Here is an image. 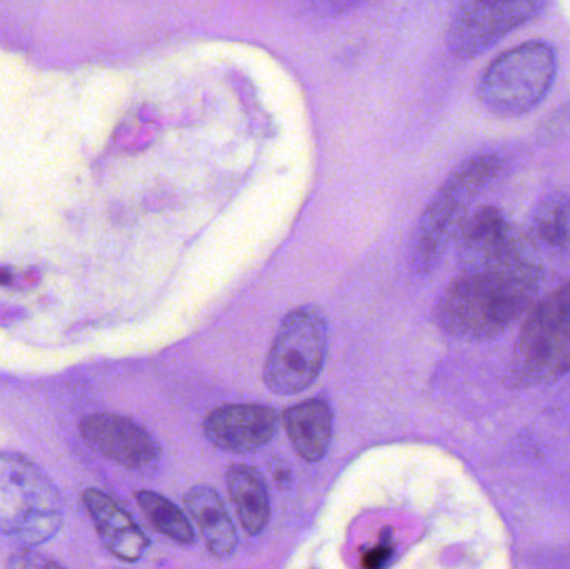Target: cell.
Here are the masks:
<instances>
[{
  "instance_id": "9a60e30c",
  "label": "cell",
  "mask_w": 570,
  "mask_h": 569,
  "mask_svg": "<svg viewBox=\"0 0 570 569\" xmlns=\"http://www.w3.org/2000/svg\"><path fill=\"white\" fill-rule=\"evenodd\" d=\"M532 239L549 249L570 247V193H554L535 206L531 216Z\"/></svg>"
},
{
  "instance_id": "277c9868",
  "label": "cell",
  "mask_w": 570,
  "mask_h": 569,
  "mask_svg": "<svg viewBox=\"0 0 570 569\" xmlns=\"http://www.w3.org/2000/svg\"><path fill=\"white\" fill-rule=\"evenodd\" d=\"M558 76L554 47L529 40L499 53L478 84L485 109L499 117H519L534 110L548 97Z\"/></svg>"
},
{
  "instance_id": "5b68a950",
  "label": "cell",
  "mask_w": 570,
  "mask_h": 569,
  "mask_svg": "<svg viewBox=\"0 0 570 569\" xmlns=\"http://www.w3.org/2000/svg\"><path fill=\"white\" fill-rule=\"evenodd\" d=\"M569 373L570 283L529 311L512 357V376L521 386L549 383Z\"/></svg>"
},
{
  "instance_id": "6da1fadb",
  "label": "cell",
  "mask_w": 570,
  "mask_h": 569,
  "mask_svg": "<svg viewBox=\"0 0 570 569\" xmlns=\"http://www.w3.org/2000/svg\"><path fill=\"white\" fill-rule=\"evenodd\" d=\"M541 279V269L531 263L512 269L461 274L439 300L435 321L449 336L492 340L535 306Z\"/></svg>"
},
{
  "instance_id": "ba28073f",
  "label": "cell",
  "mask_w": 570,
  "mask_h": 569,
  "mask_svg": "<svg viewBox=\"0 0 570 569\" xmlns=\"http://www.w3.org/2000/svg\"><path fill=\"white\" fill-rule=\"evenodd\" d=\"M462 274L512 269L528 263L508 217L485 206L469 214L455 236Z\"/></svg>"
},
{
  "instance_id": "52a82bcc",
  "label": "cell",
  "mask_w": 570,
  "mask_h": 569,
  "mask_svg": "<svg viewBox=\"0 0 570 569\" xmlns=\"http://www.w3.org/2000/svg\"><path fill=\"white\" fill-rule=\"evenodd\" d=\"M542 0H474L455 9L448 30L452 56L469 60L482 56L502 37L544 12Z\"/></svg>"
},
{
  "instance_id": "5bb4252c",
  "label": "cell",
  "mask_w": 570,
  "mask_h": 569,
  "mask_svg": "<svg viewBox=\"0 0 570 569\" xmlns=\"http://www.w3.org/2000/svg\"><path fill=\"white\" fill-rule=\"evenodd\" d=\"M226 481L246 533L249 537L263 533L271 518L269 493L263 474L256 468L236 464L227 471Z\"/></svg>"
},
{
  "instance_id": "7c38bea8",
  "label": "cell",
  "mask_w": 570,
  "mask_h": 569,
  "mask_svg": "<svg viewBox=\"0 0 570 569\" xmlns=\"http://www.w3.org/2000/svg\"><path fill=\"white\" fill-rule=\"evenodd\" d=\"M285 431L298 457L317 463L327 454L332 440V410L324 400H307L288 408Z\"/></svg>"
},
{
  "instance_id": "30bf717a",
  "label": "cell",
  "mask_w": 570,
  "mask_h": 569,
  "mask_svg": "<svg viewBox=\"0 0 570 569\" xmlns=\"http://www.w3.org/2000/svg\"><path fill=\"white\" fill-rule=\"evenodd\" d=\"M279 430V416L261 404H230L217 408L204 421L210 443L233 453H253L269 444Z\"/></svg>"
},
{
  "instance_id": "8fae6325",
  "label": "cell",
  "mask_w": 570,
  "mask_h": 569,
  "mask_svg": "<svg viewBox=\"0 0 570 569\" xmlns=\"http://www.w3.org/2000/svg\"><path fill=\"white\" fill-rule=\"evenodd\" d=\"M82 500L104 547L126 563L139 561L149 540L132 517L102 491L90 488L83 491Z\"/></svg>"
},
{
  "instance_id": "9c48e42d",
  "label": "cell",
  "mask_w": 570,
  "mask_h": 569,
  "mask_svg": "<svg viewBox=\"0 0 570 569\" xmlns=\"http://www.w3.org/2000/svg\"><path fill=\"white\" fill-rule=\"evenodd\" d=\"M80 434L92 450L129 470L149 467L160 457L157 441L139 424L119 414H90L80 421Z\"/></svg>"
},
{
  "instance_id": "8992f818",
  "label": "cell",
  "mask_w": 570,
  "mask_h": 569,
  "mask_svg": "<svg viewBox=\"0 0 570 569\" xmlns=\"http://www.w3.org/2000/svg\"><path fill=\"white\" fill-rule=\"evenodd\" d=\"M327 353V324L321 311L302 306L281 323L267 354L264 383L281 396L307 390L324 367Z\"/></svg>"
},
{
  "instance_id": "4fadbf2b",
  "label": "cell",
  "mask_w": 570,
  "mask_h": 569,
  "mask_svg": "<svg viewBox=\"0 0 570 569\" xmlns=\"http://www.w3.org/2000/svg\"><path fill=\"white\" fill-rule=\"evenodd\" d=\"M184 503L203 531L210 553L217 558L230 557L236 551L239 537L219 494L213 488L196 487L186 494Z\"/></svg>"
},
{
  "instance_id": "2e32d148",
  "label": "cell",
  "mask_w": 570,
  "mask_h": 569,
  "mask_svg": "<svg viewBox=\"0 0 570 569\" xmlns=\"http://www.w3.org/2000/svg\"><path fill=\"white\" fill-rule=\"evenodd\" d=\"M137 503L157 531L177 543H194L196 534H194L193 524L173 501L154 491H139Z\"/></svg>"
},
{
  "instance_id": "ac0fdd59",
  "label": "cell",
  "mask_w": 570,
  "mask_h": 569,
  "mask_svg": "<svg viewBox=\"0 0 570 569\" xmlns=\"http://www.w3.org/2000/svg\"><path fill=\"white\" fill-rule=\"evenodd\" d=\"M392 558V548L389 547L387 541L382 545L372 548L371 551L364 555L362 558V567L364 569H384L387 567L389 561Z\"/></svg>"
},
{
  "instance_id": "7a4b0ae2",
  "label": "cell",
  "mask_w": 570,
  "mask_h": 569,
  "mask_svg": "<svg viewBox=\"0 0 570 569\" xmlns=\"http://www.w3.org/2000/svg\"><path fill=\"white\" fill-rule=\"evenodd\" d=\"M62 523L52 480L29 458L0 453V533L32 550L56 538Z\"/></svg>"
},
{
  "instance_id": "e0dca14e",
  "label": "cell",
  "mask_w": 570,
  "mask_h": 569,
  "mask_svg": "<svg viewBox=\"0 0 570 569\" xmlns=\"http://www.w3.org/2000/svg\"><path fill=\"white\" fill-rule=\"evenodd\" d=\"M7 569H67L52 558L37 551L26 550L10 557Z\"/></svg>"
},
{
  "instance_id": "3957f363",
  "label": "cell",
  "mask_w": 570,
  "mask_h": 569,
  "mask_svg": "<svg viewBox=\"0 0 570 569\" xmlns=\"http://www.w3.org/2000/svg\"><path fill=\"white\" fill-rule=\"evenodd\" d=\"M501 157H472L458 167L425 207L411 244V267L419 276L431 274L455 241L472 200L499 176Z\"/></svg>"
}]
</instances>
